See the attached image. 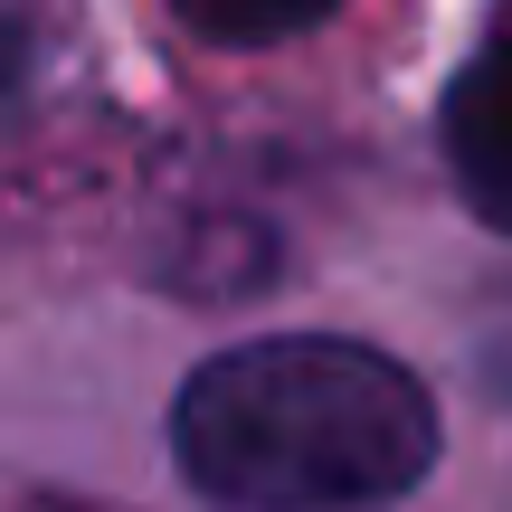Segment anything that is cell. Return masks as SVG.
I'll return each instance as SVG.
<instances>
[{
  "label": "cell",
  "instance_id": "cell-4",
  "mask_svg": "<svg viewBox=\"0 0 512 512\" xmlns=\"http://www.w3.org/2000/svg\"><path fill=\"white\" fill-rule=\"evenodd\" d=\"M475 361H484V389H494V399H512V304H503V323L484 332V351H475Z\"/></svg>",
  "mask_w": 512,
  "mask_h": 512
},
{
  "label": "cell",
  "instance_id": "cell-2",
  "mask_svg": "<svg viewBox=\"0 0 512 512\" xmlns=\"http://www.w3.org/2000/svg\"><path fill=\"white\" fill-rule=\"evenodd\" d=\"M446 171H456V200L484 228L512 238V0L494 10V29L475 38V57L446 86Z\"/></svg>",
  "mask_w": 512,
  "mask_h": 512
},
{
  "label": "cell",
  "instance_id": "cell-1",
  "mask_svg": "<svg viewBox=\"0 0 512 512\" xmlns=\"http://www.w3.org/2000/svg\"><path fill=\"white\" fill-rule=\"evenodd\" d=\"M437 446L418 370L332 332L238 342L171 399V456L219 512H380L427 484Z\"/></svg>",
  "mask_w": 512,
  "mask_h": 512
},
{
  "label": "cell",
  "instance_id": "cell-3",
  "mask_svg": "<svg viewBox=\"0 0 512 512\" xmlns=\"http://www.w3.org/2000/svg\"><path fill=\"white\" fill-rule=\"evenodd\" d=\"M332 10L342 0H171V19L190 38H209V48H275V38L323 29Z\"/></svg>",
  "mask_w": 512,
  "mask_h": 512
}]
</instances>
